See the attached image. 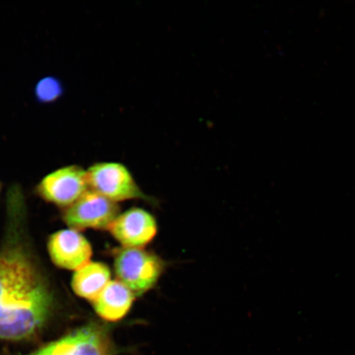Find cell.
<instances>
[{
  "instance_id": "cell-1",
  "label": "cell",
  "mask_w": 355,
  "mask_h": 355,
  "mask_svg": "<svg viewBox=\"0 0 355 355\" xmlns=\"http://www.w3.org/2000/svg\"><path fill=\"white\" fill-rule=\"evenodd\" d=\"M53 297L20 245L0 252V340L22 343L37 337L50 321Z\"/></svg>"
},
{
  "instance_id": "cell-2",
  "label": "cell",
  "mask_w": 355,
  "mask_h": 355,
  "mask_svg": "<svg viewBox=\"0 0 355 355\" xmlns=\"http://www.w3.org/2000/svg\"><path fill=\"white\" fill-rule=\"evenodd\" d=\"M107 327L89 323L26 354L4 355H119Z\"/></svg>"
},
{
  "instance_id": "cell-3",
  "label": "cell",
  "mask_w": 355,
  "mask_h": 355,
  "mask_svg": "<svg viewBox=\"0 0 355 355\" xmlns=\"http://www.w3.org/2000/svg\"><path fill=\"white\" fill-rule=\"evenodd\" d=\"M115 273L135 295L153 288L162 276L164 263L159 257L141 248H123L115 256Z\"/></svg>"
},
{
  "instance_id": "cell-4",
  "label": "cell",
  "mask_w": 355,
  "mask_h": 355,
  "mask_svg": "<svg viewBox=\"0 0 355 355\" xmlns=\"http://www.w3.org/2000/svg\"><path fill=\"white\" fill-rule=\"evenodd\" d=\"M87 180L89 190L116 203L132 199H148L130 171L121 163L96 164L87 171Z\"/></svg>"
},
{
  "instance_id": "cell-5",
  "label": "cell",
  "mask_w": 355,
  "mask_h": 355,
  "mask_svg": "<svg viewBox=\"0 0 355 355\" xmlns=\"http://www.w3.org/2000/svg\"><path fill=\"white\" fill-rule=\"evenodd\" d=\"M119 215L116 202L88 190L76 202L68 207L64 220L72 230L92 228L109 230Z\"/></svg>"
},
{
  "instance_id": "cell-6",
  "label": "cell",
  "mask_w": 355,
  "mask_h": 355,
  "mask_svg": "<svg viewBox=\"0 0 355 355\" xmlns=\"http://www.w3.org/2000/svg\"><path fill=\"white\" fill-rule=\"evenodd\" d=\"M89 190L87 171L78 166L60 168L47 175L38 191L47 201L61 207H70Z\"/></svg>"
},
{
  "instance_id": "cell-7",
  "label": "cell",
  "mask_w": 355,
  "mask_h": 355,
  "mask_svg": "<svg viewBox=\"0 0 355 355\" xmlns=\"http://www.w3.org/2000/svg\"><path fill=\"white\" fill-rule=\"evenodd\" d=\"M108 230L123 248H143L155 238L157 225L149 212L132 208L119 214Z\"/></svg>"
},
{
  "instance_id": "cell-8",
  "label": "cell",
  "mask_w": 355,
  "mask_h": 355,
  "mask_svg": "<svg viewBox=\"0 0 355 355\" xmlns=\"http://www.w3.org/2000/svg\"><path fill=\"white\" fill-rule=\"evenodd\" d=\"M49 254L59 268L78 270L90 263L92 248L78 230H65L53 234L48 243Z\"/></svg>"
},
{
  "instance_id": "cell-9",
  "label": "cell",
  "mask_w": 355,
  "mask_h": 355,
  "mask_svg": "<svg viewBox=\"0 0 355 355\" xmlns=\"http://www.w3.org/2000/svg\"><path fill=\"white\" fill-rule=\"evenodd\" d=\"M130 288L119 281H111L92 302L96 313L110 322L121 321L126 316L135 299Z\"/></svg>"
},
{
  "instance_id": "cell-10",
  "label": "cell",
  "mask_w": 355,
  "mask_h": 355,
  "mask_svg": "<svg viewBox=\"0 0 355 355\" xmlns=\"http://www.w3.org/2000/svg\"><path fill=\"white\" fill-rule=\"evenodd\" d=\"M110 270L101 263H89L75 272L73 290L82 298L94 301L110 281Z\"/></svg>"
},
{
  "instance_id": "cell-11",
  "label": "cell",
  "mask_w": 355,
  "mask_h": 355,
  "mask_svg": "<svg viewBox=\"0 0 355 355\" xmlns=\"http://www.w3.org/2000/svg\"><path fill=\"white\" fill-rule=\"evenodd\" d=\"M61 88L59 83L54 78H44L39 83L37 93L40 99L51 101L60 96Z\"/></svg>"
}]
</instances>
